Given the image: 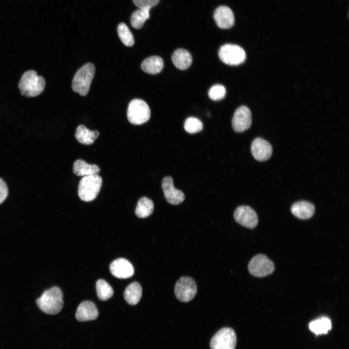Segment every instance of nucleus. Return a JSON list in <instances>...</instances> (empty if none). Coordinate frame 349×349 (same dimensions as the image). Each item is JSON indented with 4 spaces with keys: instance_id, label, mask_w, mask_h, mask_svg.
<instances>
[{
    "instance_id": "f257e3e1",
    "label": "nucleus",
    "mask_w": 349,
    "mask_h": 349,
    "mask_svg": "<svg viewBox=\"0 0 349 349\" xmlns=\"http://www.w3.org/2000/svg\"><path fill=\"white\" fill-rule=\"evenodd\" d=\"M61 289L57 286H53L45 290L41 296L36 301L39 308L43 312L55 315L62 310L63 301Z\"/></svg>"
},
{
    "instance_id": "6ab92c4d",
    "label": "nucleus",
    "mask_w": 349,
    "mask_h": 349,
    "mask_svg": "<svg viewBox=\"0 0 349 349\" xmlns=\"http://www.w3.org/2000/svg\"><path fill=\"white\" fill-rule=\"evenodd\" d=\"M100 171L95 164H89L82 159L76 160L73 164V172L78 176H88L97 174Z\"/></svg>"
},
{
    "instance_id": "0eeeda50",
    "label": "nucleus",
    "mask_w": 349,
    "mask_h": 349,
    "mask_svg": "<svg viewBox=\"0 0 349 349\" xmlns=\"http://www.w3.org/2000/svg\"><path fill=\"white\" fill-rule=\"evenodd\" d=\"M236 345L235 332L228 327L222 328L218 331L210 343L211 349H235Z\"/></svg>"
},
{
    "instance_id": "a878e982",
    "label": "nucleus",
    "mask_w": 349,
    "mask_h": 349,
    "mask_svg": "<svg viewBox=\"0 0 349 349\" xmlns=\"http://www.w3.org/2000/svg\"><path fill=\"white\" fill-rule=\"evenodd\" d=\"M96 289L98 298L102 301L108 300L113 294L111 286L103 279H99L97 281Z\"/></svg>"
},
{
    "instance_id": "9b49d317",
    "label": "nucleus",
    "mask_w": 349,
    "mask_h": 349,
    "mask_svg": "<svg viewBox=\"0 0 349 349\" xmlns=\"http://www.w3.org/2000/svg\"><path fill=\"white\" fill-rule=\"evenodd\" d=\"M252 122L251 111L247 107L242 106L235 111L232 120V127L236 132H242L250 128Z\"/></svg>"
},
{
    "instance_id": "bb28decb",
    "label": "nucleus",
    "mask_w": 349,
    "mask_h": 349,
    "mask_svg": "<svg viewBox=\"0 0 349 349\" xmlns=\"http://www.w3.org/2000/svg\"><path fill=\"white\" fill-rule=\"evenodd\" d=\"M117 32L120 40L125 46L131 47L133 45V36L126 24L120 23L117 27Z\"/></svg>"
},
{
    "instance_id": "412c9836",
    "label": "nucleus",
    "mask_w": 349,
    "mask_h": 349,
    "mask_svg": "<svg viewBox=\"0 0 349 349\" xmlns=\"http://www.w3.org/2000/svg\"><path fill=\"white\" fill-rule=\"evenodd\" d=\"M99 135L98 131L89 130L82 125L77 127L75 132V137L77 141L86 145L93 143Z\"/></svg>"
},
{
    "instance_id": "aec40b11",
    "label": "nucleus",
    "mask_w": 349,
    "mask_h": 349,
    "mask_svg": "<svg viewBox=\"0 0 349 349\" xmlns=\"http://www.w3.org/2000/svg\"><path fill=\"white\" fill-rule=\"evenodd\" d=\"M163 61L158 56H152L146 58L141 63V68L150 74L159 73L163 68Z\"/></svg>"
},
{
    "instance_id": "393cba45",
    "label": "nucleus",
    "mask_w": 349,
    "mask_h": 349,
    "mask_svg": "<svg viewBox=\"0 0 349 349\" xmlns=\"http://www.w3.org/2000/svg\"><path fill=\"white\" fill-rule=\"evenodd\" d=\"M309 328L316 334L326 333L331 329V322L328 318L322 317L310 322Z\"/></svg>"
},
{
    "instance_id": "f3484780",
    "label": "nucleus",
    "mask_w": 349,
    "mask_h": 349,
    "mask_svg": "<svg viewBox=\"0 0 349 349\" xmlns=\"http://www.w3.org/2000/svg\"><path fill=\"white\" fill-rule=\"evenodd\" d=\"M291 211L297 218L300 219H308L314 214L315 207L314 205L308 202L301 201L294 203Z\"/></svg>"
},
{
    "instance_id": "f8f14e48",
    "label": "nucleus",
    "mask_w": 349,
    "mask_h": 349,
    "mask_svg": "<svg viewBox=\"0 0 349 349\" xmlns=\"http://www.w3.org/2000/svg\"><path fill=\"white\" fill-rule=\"evenodd\" d=\"M162 188L164 196L170 204L178 205L184 200V193L181 190L174 188L173 179L171 176H166L163 179Z\"/></svg>"
},
{
    "instance_id": "5701e85b",
    "label": "nucleus",
    "mask_w": 349,
    "mask_h": 349,
    "mask_svg": "<svg viewBox=\"0 0 349 349\" xmlns=\"http://www.w3.org/2000/svg\"><path fill=\"white\" fill-rule=\"evenodd\" d=\"M153 210V201L146 197H143L138 202L135 214L139 218H144L149 216Z\"/></svg>"
},
{
    "instance_id": "a211bd4d",
    "label": "nucleus",
    "mask_w": 349,
    "mask_h": 349,
    "mask_svg": "<svg viewBox=\"0 0 349 349\" xmlns=\"http://www.w3.org/2000/svg\"><path fill=\"white\" fill-rule=\"evenodd\" d=\"M172 60L176 67L180 70L188 68L192 61L190 53L183 48L175 50L172 55Z\"/></svg>"
},
{
    "instance_id": "cd10ccee",
    "label": "nucleus",
    "mask_w": 349,
    "mask_h": 349,
    "mask_svg": "<svg viewBox=\"0 0 349 349\" xmlns=\"http://www.w3.org/2000/svg\"><path fill=\"white\" fill-rule=\"evenodd\" d=\"M185 130L190 134L195 133L203 129V123L197 118L188 117L185 121L184 125Z\"/></svg>"
},
{
    "instance_id": "7ed1b4c3",
    "label": "nucleus",
    "mask_w": 349,
    "mask_h": 349,
    "mask_svg": "<svg viewBox=\"0 0 349 349\" xmlns=\"http://www.w3.org/2000/svg\"><path fill=\"white\" fill-rule=\"evenodd\" d=\"M95 73L94 65L87 63L76 73L72 81V90L81 96L86 95L89 90Z\"/></svg>"
},
{
    "instance_id": "c85d7f7f",
    "label": "nucleus",
    "mask_w": 349,
    "mask_h": 349,
    "mask_svg": "<svg viewBox=\"0 0 349 349\" xmlns=\"http://www.w3.org/2000/svg\"><path fill=\"white\" fill-rule=\"evenodd\" d=\"M225 88L221 84L213 85L208 91V96L213 100H219L222 99L225 95Z\"/></svg>"
},
{
    "instance_id": "f03ea898",
    "label": "nucleus",
    "mask_w": 349,
    "mask_h": 349,
    "mask_svg": "<svg viewBox=\"0 0 349 349\" xmlns=\"http://www.w3.org/2000/svg\"><path fill=\"white\" fill-rule=\"evenodd\" d=\"M46 81L44 78L38 76L32 70L24 72L18 83L21 94L26 97H35L43 92Z\"/></svg>"
},
{
    "instance_id": "ddd939ff",
    "label": "nucleus",
    "mask_w": 349,
    "mask_h": 349,
    "mask_svg": "<svg viewBox=\"0 0 349 349\" xmlns=\"http://www.w3.org/2000/svg\"><path fill=\"white\" fill-rule=\"evenodd\" d=\"M251 149L254 158L260 161L268 160L272 153L271 144L267 141L261 138H256L253 141Z\"/></svg>"
},
{
    "instance_id": "9d476101",
    "label": "nucleus",
    "mask_w": 349,
    "mask_h": 349,
    "mask_svg": "<svg viewBox=\"0 0 349 349\" xmlns=\"http://www.w3.org/2000/svg\"><path fill=\"white\" fill-rule=\"evenodd\" d=\"M234 217L236 222L248 228L255 227L258 222L255 211L247 206L238 207L234 212Z\"/></svg>"
},
{
    "instance_id": "c756f323",
    "label": "nucleus",
    "mask_w": 349,
    "mask_h": 349,
    "mask_svg": "<svg viewBox=\"0 0 349 349\" xmlns=\"http://www.w3.org/2000/svg\"><path fill=\"white\" fill-rule=\"evenodd\" d=\"M159 0H133L135 5L139 8H152L157 5Z\"/></svg>"
},
{
    "instance_id": "4468645a",
    "label": "nucleus",
    "mask_w": 349,
    "mask_h": 349,
    "mask_svg": "<svg viewBox=\"0 0 349 349\" xmlns=\"http://www.w3.org/2000/svg\"><path fill=\"white\" fill-rule=\"evenodd\" d=\"M110 270L114 276L120 279L130 278L134 272L132 264L124 258H118L114 260L110 264Z\"/></svg>"
},
{
    "instance_id": "dca6fc26",
    "label": "nucleus",
    "mask_w": 349,
    "mask_h": 349,
    "mask_svg": "<svg viewBox=\"0 0 349 349\" xmlns=\"http://www.w3.org/2000/svg\"><path fill=\"white\" fill-rule=\"evenodd\" d=\"M98 316V312L95 304L89 301H83L79 305L76 317L80 321L94 320Z\"/></svg>"
},
{
    "instance_id": "2eb2a0df",
    "label": "nucleus",
    "mask_w": 349,
    "mask_h": 349,
    "mask_svg": "<svg viewBox=\"0 0 349 349\" xmlns=\"http://www.w3.org/2000/svg\"><path fill=\"white\" fill-rule=\"evenodd\" d=\"M214 18L217 25L221 29H229L233 26L235 22L232 11L226 6H221L215 10Z\"/></svg>"
},
{
    "instance_id": "7c9ffc66",
    "label": "nucleus",
    "mask_w": 349,
    "mask_h": 349,
    "mask_svg": "<svg viewBox=\"0 0 349 349\" xmlns=\"http://www.w3.org/2000/svg\"><path fill=\"white\" fill-rule=\"evenodd\" d=\"M8 190L5 182L0 178V204L6 199L8 196Z\"/></svg>"
},
{
    "instance_id": "39448f33",
    "label": "nucleus",
    "mask_w": 349,
    "mask_h": 349,
    "mask_svg": "<svg viewBox=\"0 0 349 349\" xmlns=\"http://www.w3.org/2000/svg\"><path fill=\"white\" fill-rule=\"evenodd\" d=\"M127 117L129 122L133 125H141L146 122L150 117V110L148 104L140 99L131 100L128 106Z\"/></svg>"
},
{
    "instance_id": "4be33fe9",
    "label": "nucleus",
    "mask_w": 349,
    "mask_h": 349,
    "mask_svg": "<svg viewBox=\"0 0 349 349\" xmlns=\"http://www.w3.org/2000/svg\"><path fill=\"white\" fill-rule=\"evenodd\" d=\"M142 295V288L137 282H133L128 285L124 291V298L126 301L130 305H135L140 301Z\"/></svg>"
},
{
    "instance_id": "1a4fd4ad",
    "label": "nucleus",
    "mask_w": 349,
    "mask_h": 349,
    "mask_svg": "<svg viewBox=\"0 0 349 349\" xmlns=\"http://www.w3.org/2000/svg\"><path fill=\"white\" fill-rule=\"evenodd\" d=\"M250 273L256 277H264L272 273L274 270L273 262L263 254L253 257L248 264Z\"/></svg>"
},
{
    "instance_id": "20e7f679",
    "label": "nucleus",
    "mask_w": 349,
    "mask_h": 349,
    "mask_svg": "<svg viewBox=\"0 0 349 349\" xmlns=\"http://www.w3.org/2000/svg\"><path fill=\"white\" fill-rule=\"evenodd\" d=\"M102 183V178L97 174L83 176L79 184L78 194L79 198L85 202L94 200L100 191Z\"/></svg>"
},
{
    "instance_id": "6e6552de",
    "label": "nucleus",
    "mask_w": 349,
    "mask_h": 349,
    "mask_svg": "<svg viewBox=\"0 0 349 349\" xmlns=\"http://www.w3.org/2000/svg\"><path fill=\"white\" fill-rule=\"evenodd\" d=\"M197 291L195 281L191 277L183 276L176 283L174 293L177 299L182 302H188L195 296Z\"/></svg>"
},
{
    "instance_id": "423d86ee",
    "label": "nucleus",
    "mask_w": 349,
    "mask_h": 349,
    "mask_svg": "<svg viewBox=\"0 0 349 349\" xmlns=\"http://www.w3.org/2000/svg\"><path fill=\"white\" fill-rule=\"evenodd\" d=\"M220 60L230 65H237L243 63L246 59V53L240 46L227 44L222 46L219 51Z\"/></svg>"
},
{
    "instance_id": "b1692460",
    "label": "nucleus",
    "mask_w": 349,
    "mask_h": 349,
    "mask_svg": "<svg viewBox=\"0 0 349 349\" xmlns=\"http://www.w3.org/2000/svg\"><path fill=\"white\" fill-rule=\"evenodd\" d=\"M150 8H139L131 15L130 22L132 26L137 29L142 28L144 22L149 17Z\"/></svg>"
}]
</instances>
